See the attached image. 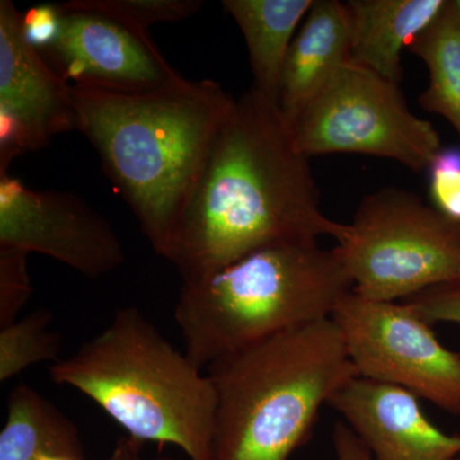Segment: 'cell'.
Listing matches in <instances>:
<instances>
[{
  "label": "cell",
  "mask_w": 460,
  "mask_h": 460,
  "mask_svg": "<svg viewBox=\"0 0 460 460\" xmlns=\"http://www.w3.org/2000/svg\"><path fill=\"white\" fill-rule=\"evenodd\" d=\"M314 0H224L246 40L252 87L277 102L281 72L296 31Z\"/></svg>",
  "instance_id": "9a60e30c"
},
{
  "label": "cell",
  "mask_w": 460,
  "mask_h": 460,
  "mask_svg": "<svg viewBox=\"0 0 460 460\" xmlns=\"http://www.w3.org/2000/svg\"><path fill=\"white\" fill-rule=\"evenodd\" d=\"M80 434L77 426L33 387L12 390L0 432V460H36L48 445Z\"/></svg>",
  "instance_id": "e0dca14e"
},
{
  "label": "cell",
  "mask_w": 460,
  "mask_h": 460,
  "mask_svg": "<svg viewBox=\"0 0 460 460\" xmlns=\"http://www.w3.org/2000/svg\"><path fill=\"white\" fill-rule=\"evenodd\" d=\"M429 171V196L436 210L460 223V147L441 148Z\"/></svg>",
  "instance_id": "44dd1931"
},
{
  "label": "cell",
  "mask_w": 460,
  "mask_h": 460,
  "mask_svg": "<svg viewBox=\"0 0 460 460\" xmlns=\"http://www.w3.org/2000/svg\"><path fill=\"white\" fill-rule=\"evenodd\" d=\"M289 127L307 157L365 154L420 172L443 148L435 127L411 113L399 84L352 60Z\"/></svg>",
  "instance_id": "52a82bcc"
},
{
  "label": "cell",
  "mask_w": 460,
  "mask_h": 460,
  "mask_svg": "<svg viewBox=\"0 0 460 460\" xmlns=\"http://www.w3.org/2000/svg\"><path fill=\"white\" fill-rule=\"evenodd\" d=\"M0 247L41 253L90 279L124 261L111 224L72 192L39 190L0 172Z\"/></svg>",
  "instance_id": "9c48e42d"
},
{
  "label": "cell",
  "mask_w": 460,
  "mask_h": 460,
  "mask_svg": "<svg viewBox=\"0 0 460 460\" xmlns=\"http://www.w3.org/2000/svg\"><path fill=\"white\" fill-rule=\"evenodd\" d=\"M49 375L90 398L131 438L180 447L190 460H211V378L138 308H119L107 328L51 363Z\"/></svg>",
  "instance_id": "277c9868"
},
{
  "label": "cell",
  "mask_w": 460,
  "mask_h": 460,
  "mask_svg": "<svg viewBox=\"0 0 460 460\" xmlns=\"http://www.w3.org/2000/svg\"><path fill=\"white\" fill-rule=\"evenodd\" d=\"M71 87L75 129L95 148L145 237L165 259L235 99L215 81L186 78L146 93Z\"/></svg>",
  "instance_id": "7a4b0ae2"
},
{
  "label": "cell",
  "mask_w": 460,
  "mask_h": 460,
  "mask_svg": "<svg viewBox=\"0 0 460 460\" xmlns=\"http://www.w3.org/2000/svg\"><path fill=\"white\" fill-rule=\"evenodd\" d=\"M308 159L277 102L253 87L235 100L166 253L181 280L281 242L343 241L349 226L321 211Z\"/></svg>",
  "instance_id": "6da1fadb"
},
{
  "label": "cell",
  "mask_w": 460,
  "mask_h": 460,
  "mask_svg": "<svg viewBox=\"0 0 460 460\" xmlns=\"http://www.w3.org/2000/svg\"><path fill=\"white\" fill-rule=\"evenodd\" d=\"M62 26L42 56L72 86L146 93L181 83L183 77L154 44L150 33L137 31L115 18L59 4Z\"/></svg>",
  "instance_id": "8fae6325"
},
{
  "label": "cell",
  "mask_w": 460,
  "mask_h": 460,
  "mask_svg": "<svg viewBox=\"0 0 460 460\" xmlns=\"http://www.w3.org/2000/svg\"><path fill=\"white\" fill-rule=\"evenodd\" d=\"M348 226L335 251L363 298L401 302L460 277V223L408 190L372 193Z\"/></svg>",
  "instance_id": "8992f818"
},
{
  "label": "cell",
  "mask_w": 460,
  "mask_h": 460,
  "mask_svg": "<svg viewBox=\"0 0 460 460\" xmlns=\"http://www.w3.org/2000/svg\"><path fill=\"white\" fill-rule=\"evenodd\" d=\"M145 443L126 435L118 438L113 452L105 460H144L142 458V449ZM154 460H175L168 456H160Z\"/></svg>",
  "instance_id": "d4e9b609"
},
{
  "label": "cell",
  "mask_w": 460,
  "mask_h": 460,
  "mask_svg": "<svg viewBox=\"0 0 460 460\" xmlns=\"http://www.w3.org/2000/svg\"><path fill=\"white\" fill-rule=\"evenodd\" d=\"M332 319L358 376L402 387L460 416V354L445 348L405 302L371 301L352 290Z\"/></svg>",
  "instance_id": "ba28073f"
},
{
  "label": "cell",
  "mask_w": 460,
  "mask_h": 460,
  "mask_svg": "<svg viewBox=\"0 0 460 460\" xmlns=\"http://www.w3.org/2000/svg\"><path fill=\"white\" fill-rule=\"evenodd\" d=\"M62 9L59 4H42L30 8L23 14V32L36 49L45 51L59 36Z\"/></svg>",
  "instance_id": "603a6c76"
},
{
  "label": "cell",
  "mask_w": 460,
  "mask_h": 460,
  "mask_svg": "<svg viewBox=\"0 0 460 460\" xmlns=\"http://www.w3.org/2000/svg\"><path fill=\"white\" fill-rule=\"evenodd\" d=\"M456 7H458V9L460 11V0H456Z\"/></svg>",
  "instance_id": "484cf974"
},
{
  "label": "cell",
  "mask_w": 460,
  "mask_h": 460,
  "mask_svg": "<svg viewBox=\"0 0 460 460\" xmlns=\"http://www.w3.org/2000/svg\"><path fill=\"white\" fill-rule=\"evenodd\" d=\"M53 314L38 308L0 328V381L11 380L42 362L59 361L62 339L51 329Z\"/></svg>",
  "instance_id": "ac0fdd59"
},
{
  "label": "cell",
  "mask_w": 460,
  "mask_h": 460,
  "mask_svg": "<svg viewBox=\"0 0 460 460\" xmlns=\"http://www.w3.org/2000/svg\"><path fill=\"white\" fill-rule=\"evenodd\" d=\"M447 0H350V60L390 83L402 78V50L440 13Z\"/></svg>",
  "instance_id": "5bb4252c"
},
{
  "label": "cell",
  "mask_w": 460,
  "mask_h": 460,
  "mask_svg": "<svg viewBox=\"0 0 460 460\" xmlns=\"http://www.w3.org/2000/svg\"><path fill=\"white\" fill-rule=\"evenodd\" d=\"M350 47L347 4L314 0L293 39L281 72L278 107L289 126L349 62Z\"/></svg>",
  "instance_id": "4fadbf2b"
},
{
  "label": "cell",
  "mask_w": 460,
  "mask_h": 460,
  "mask_svg": "<svg viewBox=\"0 0 460 460\" xmlns=\"http://www.w3.org/2000/svg\"><path fill=\"white\" fill-rule=\"evenodd\" d=\"M332 444L335 460H374L370 450L359 440L358 436L341 420H338L335 425Z\"/></svg>",
  "instance_id": "cb8c5ba5"
},
{
  "label": "cell",
  "mask_w": 460,
  "mask_h": 460,
  "mask_svg": "<svg viewBox=\"0 0 460 460\" xmlns=\"http://www.w3.org/2000/svg\"><path fill=\"white\" fill-rule=\"evenodd\" d=\"M78 8L100 12L148 33L157 22L186 20L204 7L201 0H71Z\"/></svg>",
  "instance_id": "d6986e66"
},
{
  "label": "cell",
  "mask_w": 460,
  "mask_h": 460,
  "mask_svg": "<svg viewBox=\"0 0 460 460\" xmlns=\"http://www.w3.org/2000/svg\"><path fill=\"white\" fill-rule=\"evenodd\" d=\"M29 253L12 247H0V328L20 319L32 296Z\"/></svg>",
  "instance_id": "ffe728a7"
},
{
  "label": "cell",
  "mask_w": 460,
  "mask_h": 460,
  "mask_svg": "<svg viewBox=\"0 0 460 460\" xmlns=\"http://www.w3.org/2000/svg\"><path fill=\"white\" fill-rule=\"evenodd\" d=\"M217 395L211 460H288L320 408L358 376L332 319L314 321L208 366Z\"/></svg>",
  "instance_id": "3957f363"
},
{
  "label": "cell",
  "mask_w": 460,
  "mask_h": 460,
  "mask_svg": "<svg viewBox=\"0 0 460 460\" xmlns=\"http://www.w3.org/2000/svg\"><path fill=\"white\" fill-rule=\"evenodd\" d=\"M75 129L71 84L27 41L23 14L0 2V172L27 151Z\"/></svg>",
  "instance_id": "30bf717a"
},
{
  "label": "cell",
  "mask_w": 460,
  "mask_h": 460,
  "mask_svg": "<svg viewBox=\"0 0 460 460\" xmlns=\"http://www.w3.org/2000/svg\"><path fill=\"white\" fill-rule=\"evenodd\" d=\"M402 302L429 325L449 323L460 326V277L429 288Z\"/></svg>",
  "instance_id": "7402d4cb"
},
{
  "label": "cell",
  "mask_w": 460,
  "mask_h": 460,
  "mask_svg": "<svg viewBox=\"0 0 460 460\" xmlns=\"http://www.w3.org/2000/svg\"><path fill=\"white\" fill-rule=\"evenodd\" d=\"M353 283L334 248L292 241L252 251L219 270L181 280L174 319L184 353L206 370L243 348L332 319Z\"/></svg>",
  "instance_id": "5b68a950"
},
{
  "label": "cell",
  "mask_w": 460,
  "mask_h": 460,
  "mask_svg": "<svg viewBox=\"0 0 460 460\" xmlns=\"http://www.w3.org/2000/svg\"><path fill=\"white\" fill-rule=\"evenodd\" d=\"M452 460H460V458H456V459H452Z\"/></svg>",
  "instance_id": "4316f807"
},
{
  "label": "cell",
  "mask_w": 460,
  "mask_h": 460,
  "mask_svg": "<svg viewBox=\"0 0 460 460\" xmlns=\"http://www.w3.org/2000/svg\"><path fill=\"white\" fill-rule=\"evenodd\" d=\"M420 398L402 387L356 376L329 405L370 450L374 460H452L460 435H447L423 413Z\"/></svg>",
  "instance_id": "7c38bea8"
},
{
  "label": "cell",
  "mask_w": 460,
  "mask_h": 460,
  "mask_svg": "<svg viewBox=\"0 0 460 460\" xmlns=\"http://www.w3.org/2000/svg\"><path fill=\"white\" fill-rule=\"evenodd\" d=\"M428 66L429 83L420 96V107L449 120L460 136V11L445 2L440 13L408 45Z\"/></svg>",
  "instance_id": "2e32d148"
}]
</instances>
